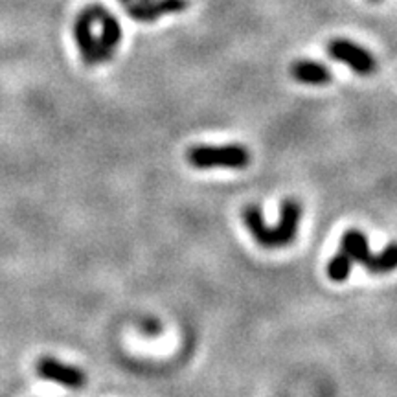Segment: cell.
<instances>
[{
  "label": "cell",
  "instance_id": "obj_5",
  "mask_svg": "<svg viewBox=\"0 0 397 397\" xmlns=\"http://www.w3.org/2000/svg\"><path fill=\"white\" fill-rule=\"evenodd\" d=\"M36 370L41 379L52 381L68 390H81L87 384V375L83 370L72 364H65L53 357L39 359Z\"/></svg>",
  "mask_w": 397,
  "mask_h": 397
},
{
  "label": "cell",
  "instance_id": "obj_3",
  "mask_svg": "<svg viewBox=\"0 0 397 397\" xmlns=\"http://www.w3.org/2000/svg\"><path fill=\"white\" fill-rule=\"evenodd\" d=\"M327 53L331 59L344 63L355 74L371 75L377 70V59L368 48L349 39H333L327 44Z\"/></svg>",
  "mask_w": 397,
  "mask_h": 397
},
{
  "label": "cell",
  "instance_id": "obj_8",
  "mask_svg": "<svg viewBox=\"0 0 397 397\" xmlns=\"http://www.w3.org/2000/svg\"><path fill=\"white\" fill-rule=\"evenodd\" d=\"M340 250H344L353 263L362 265L364 269L370 270L371 261H374V254L370 250V243H368L366 234L359 228L346 230L342 239H340Z\"/></svg>",
  "mask_w": 397,
  "mask_h": 397
},
{
  "label": "cell",
  "instance_id": "obj_11",
  "mask_svg": "<svg viewBox=\"0 0 397 397\" xmlns=\"http://www.w3.org/2000/svg\"><path fill=\"white\" fill-rule=\"evenodd\" d=\"M351 269H353V260L346 254L344 250H340L329 260L326 272L333 282L342 283L348 280V276L351 274Z\"/></svg>",
  "mask_w": 397,
  "mask_h": 397
},
{
  "label": "cell",
  "instance_id": "obj_6",
  "mask_svg": "<svg viewBox=\"0 0 397 397\" xmlns=\"http://www.w3.org/2000/svg\"><path fill=\"white\" fill-rule=\"evenodd\" d=\"M94 24H96V9L94 4L81 9L80 15L74 21V37L81 59L87 66L97 65V37L94 36Z\"/></svg>",
  "mask_w": 397,
  "mask_h": 397
},
{
  "label": "cell",
  "instance_id": "obj_7",
  "mask_svg": "<svg viewBox=\"0 0 397 397\" xmlns=\"http://www.w3.org/2000/svg\"><path fill=\"white\" fill-rule=\"evenodd\" d=\"M125 14L137 22H154L164 15L182 14L190 8V0H144L124 6Z\"/></svg>",
  "mask_w": 397,
  "mask_h": 397
},
{
  "label": "cell",
  "instance_id": "obj_9",
  "mask_svg": "<svg viewBox=\"0 0 397 397\" xmlns=\"http://www.w3.org/2000/svg\"><path fill=\"white\" fill-rule=\"evenodd\" d=\"M292 80L304 85H327L333 80V72L324 63L311 59H298L291 65Z\"/></svg>",
  "mask_w": 397,
  "mask_h": 397
},
{
  "label": "cell",
  "instance_id": "obj_4",
  "mask_svg": "<svg viewBox=\"0 0 397 397\" xmlns=\"http://www.w3.org/2000/svg\"><path fill=\"white\" fill-rule=\"evenodd\" d=\"M94 9H96V22L102 26V33L97 37V61L109 63L120 48L124 31L116 15L110 14L105 6L94 4Z\"/></svg>",
  "mask_w": 397,
  "mask_h": 397
},
{
  "label": "cell",
  "instance_id": "obj_13",
  "mask_svg": "<svg viewBox=\"0 0 397 397\" xmlns=\"http://www.w3.org/2000/svg\"><path fill=\"white\" fill-rule=\"evenodd\" d=\"M370 2H381V0H370Z\"/></svg>",
  "mask_w": 397,
  "mask_h": 397
},
{
  "label": "cell",
  "instance_id": "obj_12",
  "mask_svg": "<svg viewBox=\"0 0 397 397\" xmlns=\"http://www.w3.org/2000/svg\"><path fill=\"white\" fill-rule=\"evenodd\" d=\"M140 331L147 337H157L160 331H162V326H160L159 320H154V318H144L140 322Z\"/></svg>",
  "mask_w": 397,
  "mask_h": 397
},
{
  "label": "cell",
  "instance_id": "obj_2",
  "mask_svg": "<svg viewBox=\"0 0 397 397\" xmlns=\"http://www.w3.org/2000/svg\"><path fill=\"white\" fill-rule=\"evenodd\" d=\"M186 159L190 166L197 169H245L250 164V151L241 144H226V146H194Z\"/></svg>",
  "mask_w": 397,
  "mask_h": 397
},
{
  "label": "cell",
  "instance_id": "obj_1",
  "mask_svg": "<svg viewBox=\"0 0 397 397\" xmlns=\"http://www.w3.org/2000/svg\"><path fill=\"white\" fill-rule=\"evenodd\" d=\"M302 221V204L296 198H285L280 206V223L274 228L265 225L263 213L258 204H248L243 210V223L263 248L289 247L298 235Z\"/></svg>",
  "mask_w": 397,
  "mask_h": 397
},
{
  "label": "cell",
  "instance_id": "obj_10",
  "mask_svg": "<svg viewBox=\"0 0 397 397\" xmlns=\"http://www.w3.org/2000/svg\"><path fill=\"white\" fill-rule=\"evenodd\" d=\"M397 269V241L390 243L383 248L381 254H374L370 272L371 274H388Z\"/></svg>",
  "mask_w": 397,
  "mask_h": 397
}]
</instances>
